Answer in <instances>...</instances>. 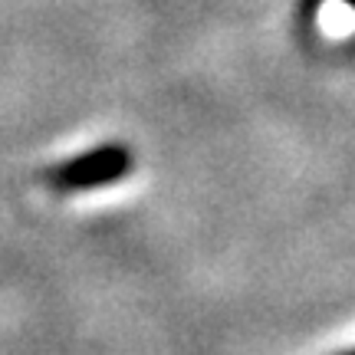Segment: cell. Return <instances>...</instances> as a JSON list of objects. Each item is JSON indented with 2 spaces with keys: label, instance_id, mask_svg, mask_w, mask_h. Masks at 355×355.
<instances>
[{
  "label": "cell",
  "instance_id": "1",
  "mask_svg": "<svg viewBox=\"0 0 355 355\" xmlns=\"http://www.w3.org/2000/svg\"><path fill=\"white\" fill-rule=\"evenodd\" d=\"M135 155L128 152L122 141H105L96 145L83 155H73L60 165H53L43 181L46 188H53L56 194H76V191H96L105 184H115L122 178L132 175Z\"/></svg>",
  "mask_w": 355,
  "mask_h": 355
},
{
  "label": "cell",
  "instance_id": "2",
  "mask_svg": "<svg viewBox=\"0 0 355 355\" xmlns=\"http://www.w3.org/2000/svg\"><path fill=\"white\" fill-rule=\"evenodd\" d=\"M316 3H322V0H306V10H313ZM336 3H345L349 10H355V0H336Z\"/></svg>",
  "mask_w": 355,
  "mask_h": 355
}]
</instances>
